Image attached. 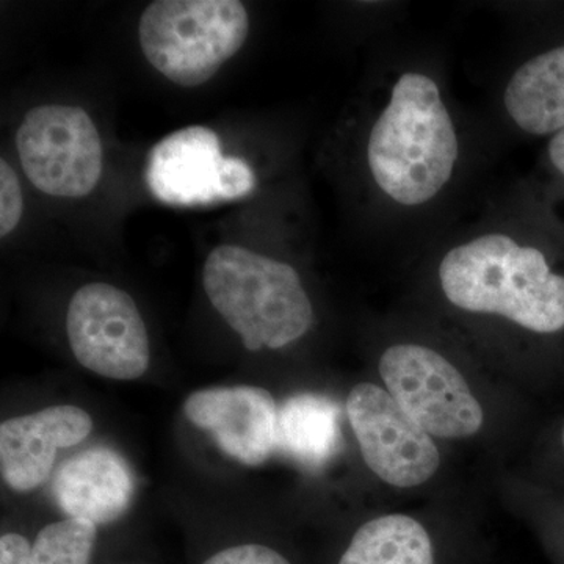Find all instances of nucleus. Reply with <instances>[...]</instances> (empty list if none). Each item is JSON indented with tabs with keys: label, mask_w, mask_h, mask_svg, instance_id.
Wrapping results in <instances>:
<instances>
[{
	"label": "nucleus",
	"mask_w": 564,
	"mask_h": 564,
	"mask_svg": "<svg viewBox=\"0 0 564 564\" xmlns=\"http://www.w3.org/2000/svg\"><path fill=\"white\" fill-rule=\"evenodd\" d=\"M144 182L155 199L174 207H206L245 198L256 174L243 159L223 155L217 132L191 126L150 151Z\"/></svg>",
	"instance_id": "6"
},
{
	"label": "nucleus",
	"mask_w": 564,
	"mask_h": 564,
	"mask_svg": "<svg viewBox=\"0 0 564 564\" xmlns=\"http://www.w3.org/2000/svg\"><path fill=\"white\" fill-rule=\"evenodd\" d=\"M203 564H291L273 549L261 544H242L212 555Z\"/></svg>",
	"instance_id": "18"
},
{
	"label": "nucleus",
	"mask_w": 564,
	"mask_h": 564,
	"mask_svg": "<svg viewBox=\"0 0 564 564\" xmlns=\"http://www.w3.org/2000/svg\"><path fill=\"white\" fill-rule=\"evenodd\" d=\"M339 564H434L432 538L410 516H381L355 533Z\"/></svg>",
	"instance_id": "15"
},
{
	"label": "nucleus",
	"mask_w": 564,
	"mask_h": 564,
	"mask_svg": "<svg viewBox=\"0 0 564 564\" xmlns=\"http://www.w3.org/2000/svg\"><path fill=\"white\" fill-rule=\"evenodd\" d=\"M278 413L272 393L256 386L203 389L184 403L185 417L245 466H261L278 451Z\"/></svg>",
	"instance_id": "10"
},
{
	"label": "nucleus",
	"mask_w": 564,
	"mask_h": 564,
	"mask_svg": "<svg viewBox=\"0 0 564 564\" xmlns=\"http://www.w3.org/2000/svg\"><path fill=\"white\" fill-rule=\"evenodd\" d=\"M547 155L552 166L564 177V131L555 133L549 141Z\"/></svg>",
	"instance_id": "20"
},
{
	"label": "nucleus",
	"mask_w": 564,
	"mask_h": 564,
	"mask_svg": "<svg viewBox=\"0 0 564 564\" xmlns=\"http://www.w3.org/2000/svg\"><path fill=\"white\" fill-rule=\"evenodd\" d=\"M441 291L463 313L489 315L534 334L564 332V274L513 225L463 237L437 263Z\"/></svg>",
	"instance_id": "2"
},
{
	"label": "nucleus",
	"mask_w": 564,
	"mask_h": 564,
	"mask_svg": "<svg viewBox=\"0 0 564 564\" xmlns=\"http://www.w3.org/2000/svg\"><path fill=\"white\" fill-rule=\"evenodd\" d=\"M52 492L69 519L96 527L110 524L132 502L131 467L110 448H88L63 464Z\"/></svg>",
	"instance_id": "12"
},
{
	"label": "nucleus",
	"mask_w": 564,
	"mask_h": 564,
	"mask_svg": "<svg viewBox=\"0 0 564 564\" xmlns=\"http://www.w3.org/2000/svg\"><path fill=\"white\" fill-rule=\"evenodd\" d=\"M502 102L521 132L554 137L564 131V44L521 63L505 84Z\"/></svg>",
	"instance_id": "13"
},
{
	"label": "nucleus",
	"mask_w": 564,
	"mask_h": 564,
	"mask_svg": "<svg viewBox=\"0 0 564 564\" xmlns=\"http://www.w3.org/2000/svg\"><path fill=\"white\" fill-rule=\"evenodd\" d=\"M0 564H32V547L29 541L18 533L2 534Z\"/></svg>",
	"instance_id": "19"
},
{
	"label": "nucleus",
	"mask_w": 564,
	"mask_h": 564,
	"mask_svg": "<svg viewBox=\"0 0 564 564\" xmlns=\"http://www.w3.org/2000/svg\"><path fill=\"white\" fill-rule=\"evenodd\" d=\"M347 415L364 462L384 484L415 488L440 469L433 436L380 386L356 384L347 397Z\"/></svg>",
	"instance_id": "9"
},
{
	"label": "nucleus",
	"mask_w": 564,
	"mask_h": 564,
	"mask_svg": "<svg viewBox=\"0 0 564 564\" xmlns=\"http://www.w3.org/2000/svg\"><path fill=\"white\" fill-rule=\"evenodd\" d=\"M562 445H563V448H564V425H563V430H562Z\"/></svg>",
	"instance_id": "21"
},
{
	"label": "nucleus",
	"mask_w": 564,
	"mask_h": 564,
	"mask_svg": "<svg viewBox=\"0 0 564 564\" xmlns=\"http://www.w3.org/2000/svg\"><path fill=\"white\" fill-rule=\"evenodd\" d=\"M17 147L25 176L46 195L84 198L101 177V137L80 107H35L20 126Z\"/></svg>",
	"instance_id": "7"
},
{
	"label": "nucleus",
	"mask_w": 564,
	"mask_h": 564,
	"mask_svg": "<svg viewBox=\"0 0 564 564\" xmlns=\"http://www.w3.org/2000/svg\"><path fill=\"white\" fill-rule=\"evenodd\" d=\"M462 152L440 80L423 69L397 74L366 140L367 172L384 204L402 210L432 206L454 182Z\"/></svg>",
	"instance_id": "1"
},
{
	"label": "nucleus",
	"mask_w": 564,
	"mask_h": 564,
	"mask_svg": "<svg viewBox=\"0 0 564 564\" xmlns=\"http://www.w3.org/2000/svg\"><path fill=\"white\" fill-rule=\"evenodd\" d=\"M90 414L73 404L9 419L0 425V466L6 484L28 492L50 478L57 452L87 440Z\"/></svg>",
	"instance_id": "11"
},
{
	"label": "nucleus",
	"mask_w": 564,
	"mask_h": 564,
	"mask_svg": "<svg viewBox=\"0 0 564 564\" xmlns=\"http://www.w3.org/2000/svg\"><path fill=\"white\" fill-rule=\"evenodd\" d=\"M203 282L212 306L242 337L247 350H280L313 326V303L289 263L220 245L207 256Z\"/></svg>",
	"instance_id": "3"
},
{
	"label": "nucleus",
	"mask_w": 564,
	"mask_h": 564,
	"mask_svg": "<svg viewBox=\"0 0 564 564\" xmlns=\"http://www.w3.org/2000/svg\"><path fill=\"white\" fill-rule=\"evenodd\" d=\"M66 332L77 361L101 377L132 381L150 367V339L139 307L115 285L91 282L74 293Z\"/></svg>",
	"instance_id": "8"
},
{
	"label": "nucleus",
	"mask_w": 564,
	"mask_h": 564,
	"mask_svg": "<svg viewBox=\"0 0 564 564\" xmlns=\"http://www.w3.org/2000/svg\"><path fill=\"white\" fill-rule=\"evenodd\" d=\"M96 525L65 519L44 527L32 545V564H90Z\"/></svg>",
	"instance_id": "16"
},
{
	"label": "nucleus",
	"mask_w": 564,
	"mask_h": 564,
	"mask_svg": "<svg viewBox=\"0 0 564 564\" xmlns=\"http://www.w3.org/2000/svg\"><path fill=\"white\" fill-rule=\"evenodd\" d=\"M340 443L339 408L315 393L285 400L278 413V448L307 469H321Z\"/></svg>",
	"instance_id": "14"
},
{
	"label": "nucleus",
	"mask_w": 564,
	"mask_h": 564,
	"mask_svg": "<svg viewBox=\"0 0 564 564\" xmlns=\"http://www.w3.org/2000/svg\"><path fill=\"white\" fill-rule=\"evenodd\" d=\"M380 377L400 406L441 440H467L480 432L485 413L463 373L432 347L395 344L381 355Z\"/></svg>",
	"instance_id": "5"
},
{
	"label": "nucleus",
	"mask_w": 564,
	"mask_h": 564,
	"mask_svg": "<svg viewBox=\"0 0 564 564\" xmlns=\"http://www.w3.org/2000/svg\"><path fill=\"white\" fill-rule=\"evenodd\" d=\"M22 195L20 180L10 163L0 161V236L7 237L20 225Z\"/></svg>",
	"instance_id": "17"
},
{
	"label": "nucleus",
	"mask_w": 564,
	"mask_h": 564,
	"mask_svg": "<svg viewBox=\"0 0 564 564\" xmlns=\"http://www.w3.org/2000/svg\"><path fill=\"white\" fill-rule=\"evenodd\" d=\"M250 31L239 0H158L141 14L140 46L166 79L193 88L231 61Z\"/></svg>",
	"instance_id": "4"
}]
</instances>
